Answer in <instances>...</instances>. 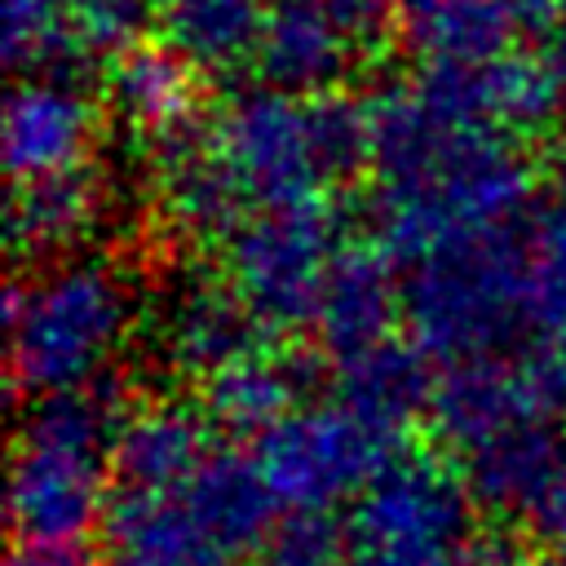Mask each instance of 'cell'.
Returning <instances> with one entry per match:
<instances>
[{"label":"cell","mask_w":566,"mask_h":566,"mask_svg":"<svg viewBox=\"0 0 566 566\" xmlns=\"http://www.w3.org/2000/svg\"><path fill=\"white\" fill-rule=\"evenodd\" d=\"M482 97H486V115L500 133L509 137H526L553 124L557 106H562V88L557 75L535 57H495L482 62Z\"/></svg>","instance_id":"cb8c5ba5"},{"label":"cell","mask_w":566,"mask_h":566,"mask_svg":"<svg viewBox=\"0 0 566 566\" xmlns=\"http://www.w3.org/2000/svg\"><path fill=\"white\" fill-rule=\"evenodd\" d=\"M424 416L438 442L464 455L517 424H553L566 416V345L535 340L522 354L447 363V371L433 380Z\"/></svg>","instance_id":"ba28073f"},{"label":"cell","mask_w":566,"mask_h":566,"mask_svg":"<svg viewBox=\"0 0 566 566\" xmlns=\"http://www.w3.org/2000/svg\"><path fill=\"white\" fill-rule=\"evenodd\" d=\"M460 566H522V553L509 544V539H495V535H482L464 548Z\"/></svg>","instance_id":"4dcf8cb0"},{"label":"cell","mask_w":566,"mask_h":566,"mask_svg":"<svg viewBox=\"0 0 566 566\" xmlns=\"http://www.w3.org/2000/svg\"><path fill=\"white\" fill-rule=\"evenodd\" d=\"M0 31H4V57L13 66L71 75L88 53L71 35L62 0H4L0 4Z\"/></svg>","instance_id":"d4e9b609"},{"label":"cell","mask_w":566,"mask_h":566,"mask_svg":"<svg viewBox=\"0 0 566 566\" xmlns=\"http://www.w3.org/2000/svg\"><path fill=\"white\" fill-rule=\"evenodd\" d=\"M407 4H416V0H389V9H394V18H398V13L407 9Z\"/></svg>","instance_id":"d6a6232c"},{"label":"cell","mask_w":566,"mask_h":566,"mask_svg":"<svg viewBox=\"0 0 566 566\" xmlns=\"http://www.w3.org/2000/svg\"><path fill=\"white\" fill-rule=\"evenodd\" d=\"M71 35L88 57L124 53L142 44V31L159 22V0H62Z\"/></svg>","instance_id":"4316f807"},{"label":"cell","mask_w":566,"mask_h":566,"mask_svg":"<svg viewBox=\"0 0 566 566\" xmlns=\"http://www.w3.org/2000/svg\"><path fill=\"white\" fill-rule=\"evenodd\" d=\"M557 4H562V13H566V0H557Z\"/></svg>","instance_id":"e575fe53"},{"label":"cell","mask_w":566,"mask_h":566,"mask_svg":"<svg viewBox=\"0 0 566 566\" xmlns=\"http://www.w3.org/2000/svg\"><path fill=\"white\" fill-rule=\"evenodd\" d=\"M256 314L239 301L230 283L217 279H186L159 310V349L186 376H217L234 358L252 354L261 340Z\"/></svg>","instance_id":"4fadbf2b"},{"label":"cell","mask_w":566,"mask_h":566,"mask_svg":"<svg viewBox=\"0 0 566 566\" xmlns=\"http://www.w3.org/2000/svg\"><path fill=\"white\" fill-rule=\"evenodd\" d=\"M566 469V442L553 424H517L464 455V486L491 513H531Z\"/></svg>","instance_id":"e0dca14e"},{"label":"cell","mask_w":566,"mask_h":566,"mask_svg":"<svg viewBox=\"0 0 566 566\" xmlns=\"http://www.w3.org/2000/svg\"><path fill=\"white\" fill-rule=\"evenodd\" d=\"M314 376L318 371L305 354H274L256 345L203 380V416L226 433L261 438L301 407Z\"/></svg>","instance_id":"2e32d148"},{"label":"cell","mask_w":566,"mask_h":566,"mask_svg":"<svg viewBox=\"0 0 566 566\" xmlns=\"http://www.w3.org/2000/svg\"><path fill=\"white\" fill-rule=\"evenodd\" d=\"M261 0H159V31L195 71H234L256 62L265 31Z\"/></svg>","instance_id":"603a6c76"},{"label":"cell","mask_w":566,"mask_h":566,"mask_svg":"<svg viewBox=\"0 0 566 566\" xmlns=\"http://www.w3.org/2000/svg\"><path fill=\"white\" fill-rule=\"evenodd\" d=\"M407 44L429 66H482L526 31L513 0H416L398 13Z\"/></svg>","instance_id":"ffe728a7"},{"label":"cell","mask_w":566,"mask_h":566,"mask_svg":"<svg viewBox=\"0 0 566 566\" xmlns=\"http://www.w3.org/2000/svg\"><path fill=\"white\" fill-rule=\"evenodd\" d=\"M526 332H535V340L566 345V208L548 212L531 230Z\"/></svg>","instance_id":"484cf974"},{"label":"cell","mask_w":566,"mask_h":566,"mask_svg":"<svg viewBox=\"0 0 566 566\" xmlns=\"http://www.w3.org/2000/svg\"><path fill=\"white\" fill-rule=\"evenodd\" d=\"M4 566H93L80 544H18Z\"/></svg>","instance_id":"f546056e"},{"label":"cell","mask_w":566,"mask_h":566,"mask_svg":"<svg viewBox=\"0 0 566 566\" xmlns=\"http://www.w3.org/2000/svg\"><path fill=\"white\" fill-rule=\"evenodd\" d=\"M376 239L394 261L416 265L447 239L522 226L531 164L500 128L442 111L416 80L385 84L367 102Z\"/></svg>","instance_id":"6da1fadb"},{"label":"cell","mask_w":566,"mask_h":566,"mask_svg":"<svg viewBox=\"0 0 566 566\" xmlns=\"http://www.w3.org/2000/svg\"><path fill=\"white\" fill-rule=\"evenodd\" d=\"M389 13V0H279L261 31L256 71L296 97L332 93L385 40Z\"/></svg>","instance_id":"30bf717a"},{"label":"cell","mask_w":566,"mask_h":566,"mask_svg":"<svg viewBox=\"0 0 566 566\" xmlns=\"http://www.w3.org/2000/svg\"><path fill=\"white\" fill-rule=\"evenodd\" d=\"M433 380L438 376H429V354L420 345H402L389 336L336 363V402L398 438V429L429 411Z\"/></svg>","instance_id":"44dd1931"},{"label":"cell","mask_w":566,"mask_h":566,"mask_svg":"<svg viewBox=\"0 0 566 566\" xmlns=\"http://www.w3.org/2000/svg\"><path fill=\"white\" fill-rule=\"evenodd\" d=\"M208 460H212L208 416L186 402H150L124 416L111 447V473L119 478V486L146 495L181 491Z\"/></svg>","instance_id":"9a60e30c"},{"label":"cell","mask_w":566,"mask_h":566,"mask_svg":"<svg viewBox=\"0 0 566 566\" xmlns=\"http://www.w3.org/2000/svg\"><path fill=\"white\" fill-rule=\"evenodd\" d=\"M402 314V287L394 274V256L376 243V248H340L318 310H314V327L323 349L340 363L349 354H363L380 340H389L394 318Z\"/></svg>","instance_id":"5bb4252c"},{"label":"cell","mask_w":566,"mask_h":566,"mask_svg":"<svg viewBox=\"0 0 566 566\" xmlns=\"http://www.w3.org/2000/svg\"><path fill=\"white\" fill-rule=\"evenodd\" d=\"M261 553H265V566H340L345 562V539H340V526L327 513L287 509L274 522Z\"/></svg>","instance_id":"83f0119b"},{"label":"cell","mask_w":566,"mask_h":566,"mask_svg":"<svg viewBox=\"0 0 566 566\" xmlns=\"http://www.w3.org/2000/svg\"><path fill=\"white\" fill-rule=\"evenodd\" d=\"M548 66H553L557 88H562V102H566V27L557 31V40H553V49H548Z\"/></svg>","instance_id":"1f68e13d"},{"label":"cell","mask_w":566,"mask_h":566,"mask_svg":"<svg viewBox=\"0 0 566 566\" xmlns=\"http://www.w3.org/2000/svg\"><path fill=\"white\" fill-rule=\"evenodd\" d=\"M195 97H199L195 66L181 53H172L168 44H133L111 57V71H106L111 111L128 128H137L155 142L190 128Z\"/></svg>","instance_id":"d6986e66"},{"label":"cell","mask_w":566,"mask_h":566,"mask_svg":"<svg viewBox=\"0 0 566 566\" xmlns=\"http://www.w3.org/2000/svg\"><path fill=\"white\" fill-rule=\"evenodd\" d=\"M133 323L128 283L97 261L57 265L4 292L9 380L18 394L49 398L102 380Z\"/></svg>","instance_id":"277c9868"},{"label":"cell","mask_w":566,"mask_h":566,"mask_svg":"<svg viewBox=\"0 0 566 566\" xmlns=\"http://www.w3.org/2000/svg\"><path fill=\"white\" fill-rule=\"evenodd\" d=\"M394 460V433L376 429L345 402H314L283 416L261 433L256 464L283 509L327 513L340 500H358L376 473Z\"/></svg>","instance_id":"52a82bcc"},{"label":"cell","mask_w":566,"mask_h":566,"mask_svg":"<svg viewBox=\"0 0 566 566\" xmlns=\"http://www.w3.org/2000/svg\"><path fill=\"white\" fill-rule=\"evenodd\" d=\"M526 261L522 226L473 230L420 256L402 283L411 345L442 363L504 354L526 332Z\"/></svg>","instance_id":"3957f363"},{"label":"cell","mask_w":566,"mask_h":566,"mask_svg":"<svg viewBox=\"0 0 566 566\" xmlns=\"http://www.w3.org/2000/svg\"><path fill=\"white\" fill-rule=\"evenodd\" d=\"M336 252V212L323 195L270 203L226 239V279L265 332H287L314 323Z\"/></svg>","instance_id":"8992f818"},{"label":"cell","mask_w":566,"mask_h":566,"mask_svg":"<svg viewBox=\"0 0 566 566\" xmlns=\"http://www.w3.org/2000/svg\"><path fill=\"white\" fill-rule=\"evenodd\" d=\"M535 535L557 553V562H566V469L544 495V504L535 509Z\"/></svg>","instance_id":"f1b7e54d"},{"label":"cell","mask_w":566,"mask_h":566,"mask_svg":"<svg viewBox=\"0 0 566 566\" xmlns=\"http://www.w3.org/2000/svg\"><path fill=\"white\" fill-rule=\"evenodd\" d=\"M557 181H562V195H566V155H562V164H557Z\"/></svg>","instance_id":"836d02e7"},{"label":"cell","mask_w":566,"mask_h":566,"mask_svg":"<svg viewBox=\"0 0 566 566\" xmlns=\"http://www.w3.org/2000/svg\"><path fill=\"white\" fill-rule=\"evenodd\" d=\"M0 142L13 181L84 168L93 142V106L66 75L22 80L4 102Z\"/></svg>","instance_id":"8fae6325"},{"label":"cell","mask_w":566,"mask_h":566,"mask_svg":"<svg viewBox=\"0 0 566 566\" xmlns=\"http://www.w3.org/2000/svg\"><path fill=\"white\" fill-rule=\"evenodd\" d=\"M119 424V398L102 380L31 402L9 478L18 544H80L106 522V469Z\"/></svg>","instance_id":"7a4b0ae2"},{"label":"cell","mask_w":566,"mask_h":566,"mask_svg":"<svg viewBox=\"0 0 566 566\" xmlns=\"http://www.w3.org/2000/svg\"><path fill=\"white\" fill-rule=\"evenodd\" d=\"M155 195L164 221L186 239H230L243 221L252 199L217 155L212 137L181 128L164 142H155Z\"/></svg>","instance_id":"7c38bea8"},{"label":"cell","mask_w":566,"mask_h":566,"mask_svg":"<svg viewBox=\"0 0 566 566\" xmlns=\"http://www.w3.org/2000/svg\"><path fill=\"white\" fill-rule=\"evenodd\" d=\"M181 504L186 513L195 517V526L226 553V557H239L248 548H261L274 531V491L265 486L261 478V464L256 460H243V455H212L181 491Z\"/></svg>","instance_id":"ac0fdd59"},{"label":"cell","mask_w":566,"mask_h":566,"mask_svg":"<svg viewBox=\"0 0 566 566\" xmlns=\"http://www.w3.org/2000/svg\"><path fill=\"white\" fill-rule=\"evenodd\" d=\"M106 212V190L88 168L18 181L9 203V239L27 256H62L80 248Z\"/></svg>","instance_id":"7402d4cb"},{"label":"cell","mask_w":566,"mask_h":566,"mask_svg":"<svg viewBox=\"0 0 566 566\" xmlns=\"http://www.w3.org/2000/svg\"><path fill=\"white\" fill-rule=\"evenodd\" d=\"M473 544V495L433 455H394L358 495L340 566H460Z\"/></svg>","instance_id":"5b68a950"},{"label":"cell","mask_w":566,"mask_h":566,"mask_svg":"<svg viewBox=\"0 0 566 566\" xmlns=\"http://www.w3.org/2000/svg\"><path fill=\"white\" fill-rule=\"evenodd\" d=\"M208 137L243 186V195L252 199V208L318 199L327 190L310 97L270 84L248 88L217 115Z\"/></svg>","instance_id":"9c48e42d"},{"label":"cell","mask_w":566,"mask_h":566,"mask_svg":"<svg viewBox=\"0 0 566 566\" xmlns=\"http://www.w3.org/2000/svg\"><path fill=\"white\" fill-rule=\"evenodd\" d=\"M557 566H566V562H557Z\"/></svg>","instance_id":"d590c367"}]
</instances>
